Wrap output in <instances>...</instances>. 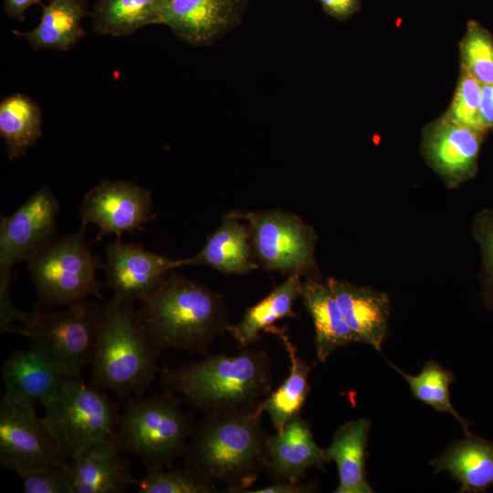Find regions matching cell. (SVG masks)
<instances>
[{
  "instance_id": "1",
  "label": "cell",
  "mask_w": 493,
  "mask_h": 493,
  "mask_svg": "<svg viewBox=\"0 0 493 493\" xmlns=\"http://www.w3.org/2000/svg\"><path fill=\"white\" fill-rule=\"evenodd\" d=\"M138 303V320L161 351L173 349L206 355L228 326L220 294L173 271Z\"/></svg>"
},
{
  "instance_id": "2",
  "label": "cell",
  "mask_w": 493,
  "mask_h": 493,
  "mask_svg": "<svg viewBox=\"0 0 493 493\" xmlns=\"http://www.w3.org/2000/svg\"><path fill=\"white\" fill-rule=\"evenodd\" d=\"M261 405L251 411L214 412L194 425L185 466L228 492H245L266 468Z\"/></svg>"
},
{
  "instance_id": "3",
  "label": "cell",
  "mask_w": 493,
  "mask_h": 493,
  "mask_svg": "<svg viewBox=\"0 0 493 493\" xmlns=\"http://www.w3.org/2000/svg\"><path fill=\"white\" fill-rule=\"evenodd\" d=\"M162 383L164 391L205 414L251 411L271 392V362L262 350L206 354L200 361L163 370Z\"/></svg>"
},
{
  "instance_id": "4",
  "label": "cell",
  "mask_w": 493,
  "mask_h": 493,
  "mask_svg": "<svg viewBox=\"0 0 493 493\" xmlns=\"http://www.w3.org/2000/svg\"><path fill=\"white\" fill-rule=\"evenodd\" d=\"M160 352L142 330L133 303L112 296L102 304L89 364L91 385L120 398L142 395L158 372Z\"/></svg>"
},
{
  "instance_id": "5",
  "label": "cell",
  "mask_w": 493,
  "mask_h": 493,
  "mask_svg": "<svg viewBox=\"0 0 493 493\" xmlns=\"http://www.w3.org/2000/svg\"><path fill=\"white\" fill-rule=\"evenodd\" d=\"M180 399L166 391L129 398L116 431L123 452L139 457L146 467H170L184 455L195 425Z\"/></svg>"
},
{
  "instance_id": "6",
  "label": "cell",
  "mask_w": 493,
  "mask_h": 493,
  "mask_svg": "<svg viewBox=\"0 0 493 493\" xmlns=\"http://www.w3.org/2000/svg\"><path fill=\"white\" fill-rule=\"evenodd\" d=\"M102 304L85 299L52 311L23 312L22 328L5 332L25 336L30 349L41 353L68 377L80 375L92 360Z\"/></svg>"
},
{
  "instance_id": "7",
  "label": "cell",
  "mask_w": 493,
  "mask_h": 493,
  "mask_svg": "<svg viewBox=\"0 0 493 493\" xmlns=\"http://www.w3.org/2000/svg\"><path fill=\"white\" fill-rule=\"evenodd\" d=\"M44 410L43 418L67 461L116 436L121 414L117 404L79 376L68 379Z\"/></svg>"
},
{
  "instance_id": "8",
  "label": "cell",
  "mask_w": 493,
  "mask_h": 493,
  "mask_svg": "<svg viewBox=\"0 0 493 493\" xmlns=\"http://www.w3.org/2000/svg\"><path fill=\"white\" fill-rule=\"evenodd\" d=\"M58 202L47 187L36 191L0 223V328L19 320L22 310L11 299L12 268L26 263L56 239Z\"/></svg>"
},
{
  "instance_id": "9",
  "label": "cell",
  "mask_w": 493,
  "mask_h": 493,
  "mask_svg": "<svg viewBox=\"0 0 493 493\" xmlns=\"http://www.w3.org/2000/svg\"><path fill=\"white\" fill-rule=\"evenodd\" d=\"M84 233L80 229L56 238L26 262L38 299L48 308L101 297L96 271L102 265L91 253Z\"/></svg>"
},
{
  "instance_id": "10",
  "label": "cell",
  "mask_w": 493,
  "mask_h": 493,
  "mask_svg": "<svg viewBox=\"0 0 493 493\" xmlns=\"http://www.w3.org/2000/svg\"><path fill=\"white\" fill-rule=\"evenodd\" d=\"M247 222L254 256L267 270L319 278L317 235L299 216L281 210L233 212Z\"/></svg>"
},
{
  "instance_id": "11",
  "label": "cell",
  "mask_w": 493,
  "mask_h": 493,
  "mask_svg": "<svg viewBox=\"0 0 493 493\" xmlns=\"http://www.w3.org/2000/svg\"><path fill=\"white\" fill-rule=\"evenodd\" d=\"M67 462L58 443L35 405L5 395L0 401V466L16 473Z\"/></svg>"
},
{
  "instance_id": "12",
  "label": "cell",
  "mask_w": 493,
  "mask_h": 493,
  "mask_svg": "<svg viewBox=\"0 0 493 493\" xmlns=\"http://www.w3.org/2000/svg\"><path fill=\"white\" fill-rule=\"evenodd\" d=\"M150 190L131 182L104 180L84 195L80 209V229L88 225L98 229L96 241L115 235L121 240L124 233L142 231L154 218Z\"/></svg>"
},
{
  "instance_id": "13",
  "label": "cell",
  "mask_w": 493,
  "mask_h": 493,
  "mask_svg": "<svg viewBox=\"0 0 493 493\" xmlns=\"http://www.w3.org/2000/svg\"><path fill=\"white\" fill-rule=\"evenodd\" d=\"M179 267H183L182 259H172L118 239L107 245L102 265L112 296L133 304Z\"/></svg>"
},
{
  "instance_id": "14",
  "label": "cell",
  "mask_w": 493,
  "mask_h": 493,
  "mask_svg": "<svg viewBox=\"0 0 493 493\" xmlns=\"http://www.w3.org/2000/svg\"><path fill=\"white\" fill-rule=\"evenodd\" d=\"M249 0H167L158 25L179 38L207 46L238 26Z\"/></svg>"
},
{
  "instance_id": "15",
  "label": "cell",
  "mask_w": 493,
  "mask_h": 493,
  "mask_svg": "<svg viewBox=\"0 0 493 493\" xmlns=\"http://www.w3.org/2000/svg\"><path fill=\"white\" fill-rule=\"evenodd\" d=\"M483 134L447 117L426 130L425 157L448 188H457L476 175Z\"/></svg>"
},
{
  "instance_id": "16",
  "label": "cell",
  "mask_w": 493,
  "mask_h": 493,
  "mask_svg": "<svg viewBox=\"0 0 493 493\" xmlns=\"http://www.w3.org/2000/svg\"><path fill=\"white\" fill-rule=\"evenodd\" d=\"M123 453L115 436L67 461L63 467L72 492L122 493L135 485L137 480Z\"/></svg>"
},
{
  "instance_id": "17",
  "label": "cell",
  "mask_w": 493,
  "mask_h": 493,
  "mask_svg": "<svg viewBox=\"0 0 493 493\" xmlns=\"http://www.w3.org/2000/svg\"><path fill=\"white\" fill-rule=\"evenodd\" d=\"M69 378L51 361L30 348L12 352L2 367L5 396L43 407Z\"/></svg>"
},
{
  "instance_id": "18",
  "label": "cell",
  "mask_w": 493,
  "mask_h": 493,
  "mask_svg": "<svg viewBox=\"0 0 493 493\" xmlns=\"http://www.w3.org/2000/svg\"><path fill=\"white\" fill-rule=\"evenodd\" d=\"M266 468L276 481H299L312 467L324 470V449L313 438L309 424L297 415L280 432L267 436Z\"/></svg>"
},
{
  "instance_id": "19",
  "label": "cell",
  "mask_w": 493,
  "mask_h": 493,
  "mask_svg": "<svg viewBox=\"0 0 493 493\" xmlns=\"http://www.w3.org/2000/svg\"><path fill=\"white\" fill-rule=\"evenodd\" d=\"M326 283L333 292L348 326L357 342L382 350L390 318L389 296L370 287L329 278Z\"/></svg>"
},
{
  "instance_id": "20",
  "label": "cell",
  "mask_w": 493,
  "mask_h": 493,
  "mask_svg": "<svg viewBox=\"0 0 493 493\" xmlns=\"http://www.w3.org/2000/svg\"><path fill=\"white\" fill-rule=\"evenodd\" d=\"M429 464L435 474L449 472L461 484L459 492H484L493 486V441L470 433L452 441Z\"/></svg>"
},
{
  "instance_id": "21",
  "label": "cell",
  "mask_w": 493,
  "mask_h": 493,
  "mask_svg": "<svg viewBox=\"0 0 493 493\" xmlns=\"http://www.w3.org/2000/svg\"><path fill=\"white\" fill-rule=\"evenodd\" d=\"M233 213L210 234L203 248L194 257L182 259L183 266L204 265L223 274H246L257 268L252 255L248 227Z\"/></svg>"
},
{
  "instance_id": "22",
  "label": "cell",
  "mask_w": 493,
  "mask_h": 493,
  "mask_svg": "<svg viewBox=\"0 0 493 493\" xmlns=\"http://www.w3.org/2000/svg\"><path fill=\"white\" fill-rule=\"evenodd\" d=\"M313 320L317 359L326 362L337 349L357 342L329 285L319 278H306L300 293Z\"/></svg>"
},
{
  "instance_id": "23",
  "label": "cell",
  "mask_w": 493,
  "mask_h": 493,
  "mask_svg": "<svg viewBox=\"0 0 493 493\" xmlns=\"http://www.w3.org/2000/svg\"><path fill=\"white\" fill-rule=\"evenodd\" d=\"M371 421L358 418L341 425L324 449L327 461H334L339 474L336 493H372L366 478L365 455Z\"/></svg>"
},
{
  "instance_id": "24",
  "label": "cell",
  "mask_w": 493,
  "mask_h": 493,
  "mask_svg": "<svg viewBox=\"0 0 493 493\" xmlns=\"http://www.w3.org/2000/svg\"><path fill=\"white\" fill-rule=\"evenodd\" d=\"M88 15V0H51L43 5L39 23L26 32H16L35 50L66 51L84 36L82 20Z\"/></svg>"
},
{
  "instance_id": "25",
  "label": "cell",
  "mask_w": 493,
  "mask_h": 493,
  "mask_svg": "<svg viewBox=\"0 0 493 493\" xmlns=\"http://www.w3.org/2000/svg\"><path fill=\"white\" fill-rule=\"evenodd\" d=\"M284 343L290 361L289 373L275 391L270 392L261 403V409L267 413L276 432L299 415L309 393V367L298 356L297 349L281 328L273 326L268 330Z\"/></svg>"
},
{
  "instance_id": "26",
  "label": "cell",
  "mask_w": 493,
  "mask_h": 493,
  "mask_svg": "<svg viewBox=\"0 0 493 493\" xmlns=\"http://www.w3.org/2000/svg\"><path fill=\"white\" fill-rule=\"evenodd\" d=\"M301 288V276L289 274L287 279L267 297L248 308L238 323L228 324L226 330L236 340L239 346L246 347L258 338L261 331L267 332L277 320L297 317L292 307L295 299L300 297Z\"/></svg>"
},
{
  "instance_id": "27",
  "label": "cell",
  "mask_w": 493,
  "mask_h": 493,
  "mask_svg": "<svg viewBox=\"0 0 493 493\" xmlns=\"http://www.w3.org/2000/svg\"><path fill=\"white\" fill-rule=\"evenodd\" d=\"M167 0H95L91 12L97 34L125 37L139 29L158 25Z\"/></svg>"
},
{
  "instance_id": "28",
  "label": "cell",
  "mask_w": 493,
  "mask_h": 493,
  "mask_svg": "<svg viewBox=\"0 0 493 493\" xmlns=\"http://www.w3.org/2000/svg\"><path fill=\"white\" fill-rule=\"evenodd\" d=\"M42 135V110L29 96L13 93L0 102V136L8 159L22 156Z\"/></svg>"
},
{
  "instance_id": "29",
  "label": "cell",
  "mask_w": 493,
  "mask_h": 493,
  "mask_svg": "<svg viewBox=\"0 0 493 493\" xmlns=\"http://www.w3.org/2000/svg\"><path fill=\"white\" fill-rule=\"evenodd\" d=\"M387 362L404 378L414 398L437 412L452 414L459 422L465 434H470L467 420L456 411L450 401L449 386L456 380L451 371L442 367L437 362L429 360L425 362L420 373L413 376L405 373L389 361Z\"/></svg>"
},
{
  "instance_id": "30",
  "label": "cell",
  "mask_w": 493,
  "mask_h": 493,
  "mask_svg": "<svg viewBox=\"0 0 493 493\" xmlns=\"http://www.w3.org/2000/svg\"><path fill=\"white\" fill-rule=\"evenodd\" d=\"M140 493H214L217 487L193 468L162 466L146 467L144 476L136 481Z\"/></svg>"
},
{
  "instance_id": "31",
  "label": "cell",
  "mask_w": 493,
  "mask_h": 493,
  "mask_svg": "<svg viewBox=\"0 0 493 493\" xmlns=\"http://www.w3.org/2000/svg\"><path fill=\"white\" fill-rule=\"evenodd\" d=\"M464 70L481 85L493 83V38L475 22L468 24L463 39Z\"/></svg>"
},
{
  "instance_id": "32",
  "label": "cell",
  "mask_w": 493,
  "mask_h": 493,
  "mask_svg": "<svg viewBox=\"0 0 493 493\" xmlns=\"http://www.w3.org/2000/svg\"><path fill=\"white\" fill-rule=\"evenodd\" d=\"M472 235L477 243L481 266L478 275L483 304L493 308V209L483 208L477 212L472 222Z\"/></svg>"
},
{
  "instance_id": "33",
  "label": "cell",
  "mask_w": 493,
  "mask_h": 493,
  "mask_svg": "<svg viewBox=\"0 0 493 493\" xmlns=\"http://www.w3.org/2000/svg\"><path fill=\"white\" fill-rule=\"evenodd\" d=\"M481 87L479 82L464 70L447 118L484 133L480 120Z\"/></svg>"
},
{
  "instance_id": "34",
  "label": "cell",
  "mask_w": 493,
  "mask_h": 493,
  "mask_svg": "<svg viewBox=\"0 0 493 493\" xmlns=\"http://www.w3.org/2000/svg\"><path fill=\"white\" fill-rule=\"evenodd\" d=\"M26 493H73L61 466H45L19 475Z\"/></svg>"
},
{
  "instance_id": "35",
  "label": "cell",
  "mask_w": 493,
  "mask_h": 493,
  "mask_svg": "<svg viewBox=\"0 0 493 493\" xmlns=\"http://www.w3.org/2000/svg\"><path fill=\"white\" fill-rule=\"evenodd\" d=\"M323 10L334 18L343 20L353 15L359 7V0H318Z\"/></svg>"
},
{
  "instance_id": "36",
  "label": "cell",
  "mask_w": 493,
  "mask_h": 493,
  "mask_svg": "<svg viewBox=\"0 0 493 493\" xmlns=\"http://www.w3.org/2000/svg\"><path fill=\"white\" fill-rule=\"evenodd\" d=\"M314 490L310 483L299 481H276L274 484L256 490H247L246 493H308Z\"/></svg>"
},
{
  "instance_id": "37",
  "label": "cell",
  "mask_w": 493,
  "mask_h": 493,
  "mask_svg": "<svg viewBox=\"0 0 493 493\" xmlns=\"http://www.w3.org/2000/svg\"><path fill=\"white\" fill-rule=\"evenodd\" d=\"M480 120L484 132L493 129V83L481 87Z\"/></svg>"
},
{
  "instance_id": "38",
  "label": "cell",
  "mask_w": 493,
  "mask_h": 493,
  "mask_svg": "<svg viewBox=\"0 0 493 493\" xmlns=\"http://www.w3.org/2000/svg\"><path fill=\"white\" fill-rule=\"evenodd\" d=\"M43 1L44 0H4V9L9 18L24 21L26 10L32 5L42 4Z\"/></svg>"
}]
</instances>
